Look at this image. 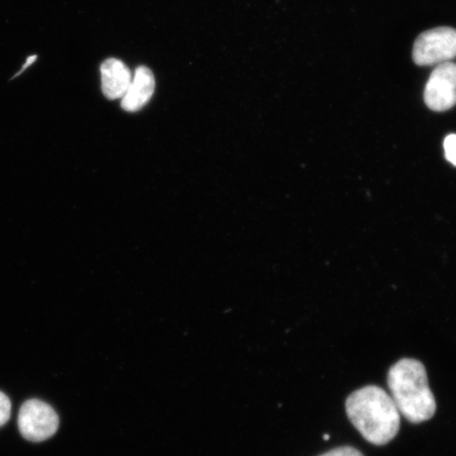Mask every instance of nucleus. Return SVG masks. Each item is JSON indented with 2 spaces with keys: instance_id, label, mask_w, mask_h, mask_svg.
I'll list each match as a JSON object with an SVG mask.
<instances>
[{
  "instance_id": "6",
  "label": "nucleus",
  "mask_w": 456,
  "mask_h": 456,
  "mask_svg": "<svg viewBox=\"0 0 456 456\" xmlns=\"http://www.w3.org/2000/svg\"><path fill=\"white\" fill-rule=\"evenodd\" d=\"M156 79L150 68L141 66L135 70L133 81L122 99L125 111L135 112L148 104L155 94Z\"/></svg>"
},
{
  "instance_id": "9",
  "label": "nucleus",
  "mask_w": 456,
  "mask_h": 456,
  "mask_svg": "<svg viewBox=\"0 0 456 456\" xmlns=\"http://www.w3.org/2000/svg\"><path fill=\"white\" fill-rule=\"evenodd\" d=\"M11 415V402L4 393L0 392V427L8 423Z\"/></svg>"
},
{
  "instance_id": "1",
  "label": "nucleus",
  "mask_w": 456,
  "mask_h": 456,
  "mask_svg": "<svg viewBox=\"0 0 456 456\" xmlns=\"http://www.w3.org/2000/svg\"><path fill=\"white\" fill-rule=\"evenodd\" d=\"M346 410L353 426L369 443L383 446L397 436L401 413L381 387L368 386L352 393Z\"/></svg>"
},
{
  "instance_id": "4",
  "label": "nucleus",
  "mask_w": 456,
  "mask_h": 456,
  "mask_svg": "<svg viewBox=\"0 0 456 456\" xmlns=\"http://www.w3.org/2000/svg\"><path fill=\"white\" fill-rule=\"evenodd\" d=\"M60 419L54 409L38 399L22 404L19 414V428L26 440L39 443L53 436Z\"/></svg>"
},
{
  "instance_id": "7",
  "label": "nucleus",
  "mask_w": 456,
  "mask_h": 456,
  "mask_svg": "<svg viewBox=\"0 0 456 456\" xmlns=\"http://www.w3.org/2000/svg\"><path fill=\"white\" fill-rule=\"evenodd\" d=\"M102 90L108 100L123 99L133 76L122 61L108 59L101 66Z\"/></svg>"
},
{
  "instance_id": "5",
  "label": "nucleus",
  "mask_w": 456,
  "mask_h": 456,
  "mask_svg": "<svg viewBox=\"0 0 456 456\" xmlns=\"http://www.w3.org/2000/svg\"><path fill=\"white\" fill-rule=\"evenodd\" d=\"M424 99L428 108L442 112L456 105V65L446 61L438 65L428 79Z\"/></svg>"
},
{
  "instance_id": "3",
  "label": "nucleus",
  "mask_w": 456,
  "mask_h": 456,
  "mask_svg": "<svg viewBox=\"0 0 456 456\" xmlns=\"http://www.w3.org/2000/svg\"><path fill=\"white\" fill-rule=\"evenodd\" d=\"M456 57V30L438 27L421 33L413 47V61L419 66L443 64Z\"/></svg>"
},
{
  "instance_id": "10",
  "label": "nucleus",
  "mask_w": 456,
  "mask_h": 456,
  "mask_svg": "<svg viewBox=\"0 0 456 456\" xmlns=\"http://www.w3.org/2000/svg\"><path fill=\"white\" fill-rule=\"evenodd\" d=\"M321 456H363V454L353 447H340L330 450V452Z\"/></svg>"
},
{
  "instance_id": "11",
  "label": "nucleus",
  "mask_w": 456,
  "mask_h": 456,
  "mask_svg": "<svg viewBox=\"0 0 456 456\" xmlns=\"http://www.w3.org/2000/svg\"><path fill=\"white\" fill-rule=\"evenodd\" d=\"M37 55H32L30 57H28L26 64L24 66H22V69L19 73H17L15 77H19L20 74L24 72L28 66L32 65L33 62L37 61Z\"/></svg>"
},
{
  "instance_id": "8",
  "label": "nucleus",
  "mask_w": 456,
  "mask_h": 456,
  "mask_svg": "<svg viewBox=\"0 0 456 456\" xmlns=\"http://www.w3.org/2000/svg\"><path fill=\"white\" fill-rule=\"evenodd\" d=\"M444 155L456 167V134H450L444 142Z\"/></svg>"
},
{
  "instance_id": "2",
  "label": "nucleus",
  "mask_w": 456,
  "mask_h": 456,
  "mask_svg": "<svg viewBox=\"0 0 456 456\" xmlns=\"http://www.w3.org/2000/svg\"><path fill=\"white\" fill-rule=\"evenodd\" d=\"M387 386L399 413L411 423H423L435 416L436 398L420 362L411 358L397 362L387 374Z\"/></svg>"
}]
</instances>
